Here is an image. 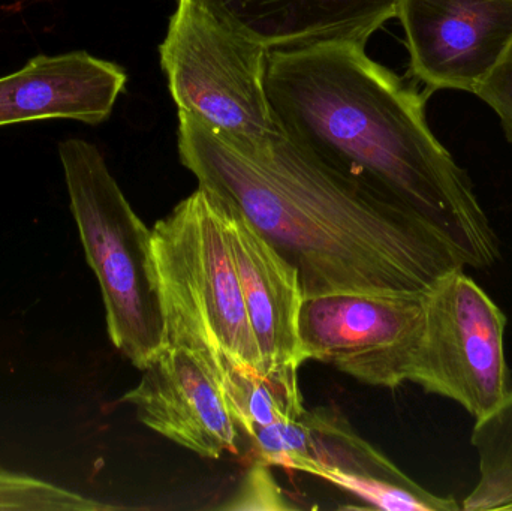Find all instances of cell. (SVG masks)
Masks as SVG:
<instances>
[{"instance_id": "obj_1", "label": "cell", "mask_w": 512, "mask_h": 511, "mask_svg": "<svg viewBox=\"0 0 512 511\" xmlns=\"http://www.w3.org/2000/svg\"><path fill=\"white\" fill-rule=\"evenodd\" d=\"M265 89L283 135L307 158L399 201L465 267L498 263V236L468 173L433 135L426 95L370 59L366 45L270 51Z\"/></svg>"}, {"instance_id": "obj_2", "label": "cell", "mask_w": 512, "mask_h": 511, "mask_svg": "<svg viewBox=\"0 0 512 511\" xmlns=\"http://www.w3.org/2000/svg\"><path fill=\"white\" fill-rule=\"evenodd\" d=\"M177 137L182 164L297 269L304 297L426 294L445 273L465 267L414 212L325 170L285 135L243 155L179 111Z\"/></svg>"}, {"instance_id": "obj_3", "label": "cell", "mask_w": 512, "mask_h": 511, "mask_svg": "<svg viewBox=\"0 0 512 511\" xmlns=\"http://www.w3.org/2000/svg\"><path fill=\"white\" fill-rule=\"evenodd\" d=\"M72 216L101 287L114 347L143 371L167 345L164 297L152 230L134 212L95 144H59Z\"/></svg>"}, {"instance_id": "obj_4", "label": "cell", "mask_w": 512, "mask_h": 511, "mask_svg": "<svg viewBox=\"0 0 512 511\" xmlns=\"http://www.w3.org/2000/svg\"><path fill=\"white\" fill-rule=\"evenodd\" d=\"M164 297L167 342L227 354L262 369L236 264L209 189L180 201L152 228Z\"/></svg>"}, {"instance_id": "obj_5", "label": "cell", "mask_w": 512, "mask_h": 511, "mask_svg": "<svg viewBox=\"0 0 512 511\" xmlns=\"http://www.w3.org/2000/svg\"><path fill=\"white\" fill-rule=\"evenodd\" d=\"M161 65L179 111L192 114L243 155L283 135L265 89L270 50L179 0L161 47Z\"/></svg>"}, {"instance_id": "obj_6", "label": "cell", "mask_w": 512, "mask_h": 511, "mask_svg": "<svg viewBox=\"0 0 512 511\" xmlns=\"http://www.w3.org/2000/svg\"><path fill=\"white\" fill-rule=\"evenodd\" d=\"M465 269L445 273L424 294L423 338L409 383L456 402L478 422L512 389L507 317Z\"/></svg>"}, {"instance_id": "obj_7", "label": "cell", "mask_w": 512, "mask_h": 511, "mask_svg": "<svg viewBox=\"0 0 512 511\" xmlns=\"http://www.w3.org/2000/svg\"><path fill=\"white\" fill-rule=\"evenodd\" d=\"M423 330L424 294H325L306 297L301 306L306 360L367 386L409 383Z\"/></svg>"}, {"instance_id": "obj_8", "label": "cell", "mask_w": 512, "mask_h": 511, "mask_svg": "<svg viewBox=\"0 0 512 511\" xmlns=\"http://www.w3.org/2000/svg\"><path fill=\"white\" fill-rule=\"evenodd\" d=\"M397 17L427 93L475 95L512 38V0H399Z\"/></svg>"}, {"instance_id": "obj_9", "label": "cell", "mask_w": 512, "mask_h": 511, "mask_svg": "<svg viewBox=\"0 0 512 511\" xmlns=\"http://www.w3.org/2000/svg\"><path fill=\"white\" fill-rule=\"evenodd\" d=\"M122 401L150 431L201 458L219 459L239 449L240 428L215 372L182 342H167Z\"/></svg>"}, {"instance_id": "obj_10", "label": "cell", "mask_w": 512, "mask_h": 511, "mask_svg": "<svg viewBox=\"0 0 512 511\" xmlns=\"http://www.w3.org/2000/svg\"><path fill=\"white\" fill-rule=\"evenodd\" d=\"M213 198L236 264L262 369L298 371L307 360L300 339V312L306 297L297 269L280 257L236 207L219 195Z\"/></svg>"}, {"instance_id": "obj_11", "label": "cell", "mask_w": 512, "mask_h": 511, "mask_svg": "<svg viewBox=\"0 0 512 511\" xmlns=\"http://www.w3.org/2000/svg\"><path fill=\"white\" fill-rule=\"evenodd\" d=\"M216 21L270 51L327 42L366 45L399 0H188Z\"/></svg>"}, {"instance_id": "obj_12", "label": "cell", "mask_w": 512, "mask_h": 511, "mask_svg": "<svg viewBox=\"0 0 512 511\" xmlns=\"http://www.w3.org/2000/svg\"><path fill=\"white\" fill-rule=\"evenodd\" d=\"M125 69L87 51L30 59L0 78V126L69 119L99 125L126 86Z\"/></svg>"}, {"instance_id": "obj_13", "label": "cell", "mask_w": 512, "mask_h": 511, "mask_svg": "<svg viewBox=\"0 0 512 511\" xmlns=\"http://www.w3.org/2000/svg\"><path fill=\"white\" fill-rule=\"evenodd\" d=\"M303 420L309 431V461L304 473L328 480L373 509H460L456 498L433 494L406 476L333 408L306 410Z\"/></svg>"}, {"instance_id": "obj_14", "label": "cell", "mask_w": 512, "mask_h": 511, "mask_svg": "<svg viewBox=\"0 0 512 511\" xmlns=\"http://www.w3.org/2000/svg\"><path fill=\"white\" fill-rule=\"evenodd\" d=\"M212 360L213 372L234 420L248 437L255 429L297 420L306 413L297 369L261 371L242 365L221 351H216Z\"/></svg>"}, {"instance_id": "obj_15", "label": "cell", "mask_w": 512, "mask_h": 511, "mask_svg": "<svg viewBox=\"0 0 512 511\" xmlns=\"http://www.w3.org/2000/svg\"><path fill=\"white\" fill-rule=\"evenodd\" d=\"M478 482L463 501L468 511L512 510V389L486 419L475 422Z\"/></svg>"}, {"instance_id": "obj_16", "label": "cell", "mask_w": 512, "mask_h": 511, "mask_svg": "<svg viewBox=\"0 0 512 511\" xmlns=\"http://www.w3.org/2000/svg\"><path fill=\"white\" fill-rule=\"evenodd\" d=\"M116 507L98 503L27 474L0 467V511H99Z\"/></svg>"}, {"instance_id": "obj_17", "label": "cell", "mask_w": 512, "mask_h": 511, "mask_svg": "<svg viewBox=\"0 0 512 511\" xmlns=\"http://www.w3.org/2000/svg\"><path fill=\"white\" fill-rule=\"evenodd\" d=\"M225 510H289L282 489L267 464L259 461L243 480L239 492L225 504Z\"/></svg>"}, {"instance_id": "obj_18", "label": "cell", "mask_w": 512, "mask_h": 511, "mask_svg": "<svg viewBox=\"0 0 512 511\" xmlns=\"http://www.w3.org/2000/svg\"><path fill=\"white\" fill-rule=\"evenodd\" d=\"M475 95L498 114L505 137L512 146V38Z\"/></svg>"}]
</instances>
